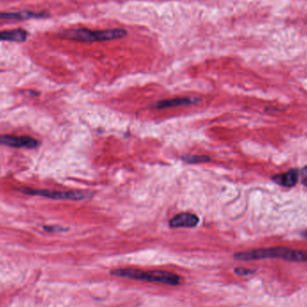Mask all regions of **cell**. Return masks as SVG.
I'll use <instances>...</instances> for the list:
<instances>
[{"instance_id": "obj_7", "label": "cell", "mask_w": 307, "mask_h": 307, "mask_svg": "<svg viewBox=\"0 0 307 307\" xmlns=\"http://www.w3.org/2000/svg\"><path fill=\"white\" fill-rule=\"evenodd\" d=\"M46 13L32 12V11H22V12H2L0 13V21L9 20H28L32 18H42L47 16Z\"/></svg>"}, {"instance_id": "obj_1", "label": "cell", "mask_w": 307, "mask_h": 307, "mask_svg": "<svg viewBox=\"0 0 307 307\" xmlns=\"http://www.w3.org/2000/svg\"><path fill=\"white\" fill-rule=\"evenodd\" d=\"M233 258L237 261L243 262L265 259H282L290 262L307 263V251L293 250L287 247L261 248L248 252L235 253Z\"/></svg>"}, {"instance_id": "obj_4", "label": "cell", "mask_w": 307, "mask_h": 307, "mask_svg": "<svg viewBox=\"0 0 307 307\" xmlns=\"http://www.w3.org/2000/svg\"><path fill=\"white\" fill-rule=\"evenodd\" d=\"M21 192L29 195H36L44 198L51 199H60V200H82L89 198L91 194L86 192H58V191H50V190H41V189H20Z\"/></svg>"}, {"instance_id": "obj_13", "label": "cell", "mask_w": 307, "mask_h": 307, "mask_svg": "<svg viewBox=\"0 0 307 307\" xmlns=\"http://www.w3.org/2000/svg\"><path fill=\"white\" fill-rule=\"evenodd\" d=\"M43 229H44L45 231L50 232V233H55V232H64V231H67V230H68V229L62 228V227H60V226H47V227H44Z\"/></svg>"}, {"instance_id": "obj_9", "label": "cell", "mask_w": 307, "mask_h": 307, "mask_svg": "<svg viewBox=\"0 0 307 307\" xmlns=\"http://www.w3.org/2000/svg\"><path fill=\"white\" fill-rule=\"evenodd\" d=\"M199 100L193 97H184V98H174V99L163 100L159 101L154 105L155 109H165V108H174L184 105H191L198 103Z\"/></svg>"}, {"instance_id": "obj_6", "label": "cell", "mask_w": 307, "mask_h": 307, "mask_svg": "<svg viewBox=\"0 0 307 307\" xmlns=\"http://www.w3.org/2000/svg\"><path fill=\"white\" fill-rule=\"evenodd\" d=\"M199 218L197 215L191 212H183L172 218L169 222L172 228H192L198 226Z\"/></svg>"}, {"instance_id": "obj_3", "label": "cell", "mask_w": 307, "mask_h": 307, "mask_svg": "<svg viewBox=\"0 0 307 307\" xmlns=\"http://www.w3.org/2000/svg\"><path fill=\"white\" fill-rule=\"evenodd\" d=\"M127 32L122 29L112 30L92 31L88 29H69L62 31L60 36L68 40H77L81 42H94L120 39L126 36Z\"/></svg>"}, {"instance_id": "obj_11", "label": "cell", "mask_w": 307, "mask_h": 307, "mask_svg": "<svg viewBox=\"0 0 307 307\" xmlns=\"http://www.w3.org/2000/svg\"><path fill=\"white\" fill-rule=\"evenodd\" d=\"M184 162L188 163V164H203V163H208L210 161V158L207 155H200V154H188L183 157Z\"/></svg>"}, {"instance_id": "obj_5", "label": "cell", "mask_w": 307, "mask_h": 307, "mask_svg": "<svg viewBox=\"0 0 307 307\" xmlns=\"http://www.w3.org/2000/svg\"><path fill=\"white\" fill-rule=\"evenodd\" d=\"M0 145L13 149H35L39 147L40 142L29 136L0 135Z\"/></svg>"}, {"instance_id": "obj_15", "label": "cell", "mask_w": 307, "mask_h": 307, "mask_svg": "<svg viewBox=\"0 0 307 307\" xmlns=\"http://www.w3.org/2000/svg\"><path fill=\"white\" fill-rule=\"evenodd\" d=\"M303 235H304L305 237H307V232H305V233H303Z\"/></svg>"}, {"instance_id": "obj_14", "label": "cell", "mask_w": 307, "mask_h": 307, "mask_svg": "<svg viewBox=\"0 0 307 307\" xmlns=\"http://www.w3.org/2000/svg\"><path fill=\"white\" fill-rule=\"evenodd\" d=\"M299 174L301 175V179H302V184L307 186V166L304 167V168L299 172Z\"/></svg>"}, {"instance_id": "obj_8", "label": "cell", "mask_w": 307, "mask_h": 307, "mask_svg": "<svg viewBox=\"0 0 307 307\" xmlns=\"http://www.w3.org/2000/svg\"><path fill=\"white\" fill-rule=\"evenodd\" d=\"M271 179H272L273 182H275L278 185L283 186V187L290 188V187L295 186L298 182L299 171L297 169H292V170H289L287 173L276 174Z\"/></svg>"}, {"instance_id": "obj_10", "label": "cell", "mask_w": 307, "mask_h": 307, "mask_svg": "<svg viewBox=\"0 0 307 307\" xmlns=\"http://www.w3.org/2000/svg\"><path fill=\"white\" fill-rule=\"evenodd\" d=\"M28 38V33L24 29L15 30L1 31L0 32V40L24 42Z\"/></svg>"}, {"instance_id": "obj_12", "label": "cell", "mask_w": 307, "mask_h": 307, "mask_svg": "<svg viewBox=\"0 0 307 307\" xmlns=\"http://www.w3.org/2000/svg\"><path fill=\"white\" fill-rule=\"evenodd\" d=\"M254 272H255V270L246 269V268L240 267L234 269V273L238 276H242V277H246V276H249V275H252Z\"/></svg>"}, {"instance_id": "obj_2", "label": "cell", "mask_w": 307, "mask_h": 307, "mask_svg": "<svg viewBox=\"0 0 307 307\" xmlns=\"http://www.w3.org/2000/svg\"><path fill=\"white\" fill-rule=\"evenodd\" d=\"M110 273L116 277H126L133 280L146 281V282L158 283L169 286H178L182 283V277L177 274L167 272L163 270H153V271H143L142 269L133 268H122L115 269Z\"/></svg>"}]
</instances>
